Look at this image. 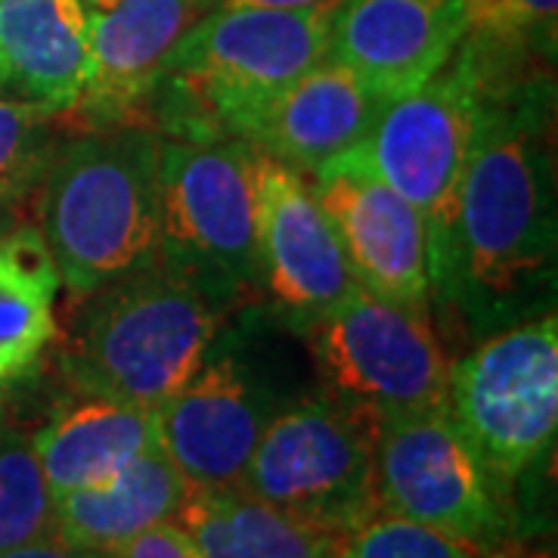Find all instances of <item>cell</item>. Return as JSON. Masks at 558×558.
Masks as SVG:
<instances>
[{
    "label": "cell",
    "instance_id": "cell-20",
    "mask_svg": "<svg viewBox=\"0 0 558 558\" xmlns=\"http://www.w3.org/2000/svg\"><path fill=\"white\" fill-rule=\"evenodd\" d=\"M174 524L202 558H336L341 543L242 487H190Z\"/></svg>",
    "mask_w": 558,
    "mask_h": 558
},
{
    "label": "cell",
    "instance_id": "cell-22",
    "mask_svg": "<svg viewBox=\"0 0 558 558\" xmlns=\"http://www.w3.org/2000/svg\"><path fill=\"white\" fill-rule=\"evenodd\" d=\"M465 38L459 53L472 62L484 90L549 75L556 62L558 0H462Z\"/></svg>",
    "mask_w": 558,
    "mask_h": 558
},
{
    "label": "cell",
    "instance_id": "cell-13",
    "mask_svg": "<svg viewBox=\"0 0 558 558\" xmlns=\"http://www.w3.org/2000/svg\"><path fill=\"white\" fill-rule=\"evenodd\" d=\"M307 180L339 233L344 258L360 286L428 311V230L416 208L376 178L354 153L326 161Z\"/></svg>",
    "mask_w": 558,
    "mask_h": 558
},
{
    "label": "cell",
    "instance_id": "cell-9",
    "mask_svg": "<svg viewBox=\"0 0 558 558\" xmlns=\"http://www.w3.org/2000/svg\"><path fill=\"white\" fill-rule=\"evenodd\" d=\"M301 336L319 388L336 398L366 407L379 418L447 407L450 360L422 307L354 282Z\"/></svg>",
    "mask_w": 558,
    "mask_h": 558
},
{
    "label": "cell",
    "instance_id": "cell-3",
    "mask_svg": "<svg viewBox=\"0 0 558 558\" xmlns=\"http://www.w3.org/2000/svg\"><path fill=\"white\" fill-rule=\"evenodd\" d=\"M339 7L202 13L165 62L143 124L183 143L233 140L242 116L326 60Z\"/></svg>",
    "mask_w": 558,
    "mask_h": 558
},
{
    "label": "cell",
    "instance_id": "cell-7",
    "mask_svg": "<svg viewBox=\"0 0 558 558\" xmlns=\"http://www.w3.org/2000/svg\"><path fill=\"white\" fill-rule=\"evenodd\" d=\"M447 410L499 487L549 453L558 432L556 311L490 332L450 363Z\"/></svg>",
    "mask_w": 558,
    "mask_h": 558
},
{
    "label": "cell",
    "instance_id": "cell-6",
    "mask_svg": "<svg viewBox=\"0 0 558 558\" xmlns=\"http://www.w3.org/2000/svg\"><path fill=\"white\" fill-rule=\"evenodd\" d=\"M379 413L366 407L323 388L299 395L264 428L240 487L311 527L348 537L379 515Z\"/></svg>",
    "mask_w": 558,
    "mask_h": 558
},
{
    "label": "cell",
    "instance_id": "cell-30",
    "mask_svg": "<svg viewBox=\"0 0 558 558\" xmlns=\"http://www.w3.org/2000/svg\"><path fill=\"white\" fill-rule=\"evenodd\" d=\"M3 418H7V407H3V398H0V432H3Z\"/></svg>",
    "mask_w": 558,
    "mask_h": 558
},
{
    "label": "cell",
    "instance_id": "cell-10",
    "mask_svg": "<svg viewBox=\"0 0 558 558\" xmlns=\"http://www.w3.org/2000/svg\"><path fill=\"white\" fill-rule=\"evenodd\" d=\"M481 109V81L462 53L416 90L381 109L351 153L416 208L428 230V267L453 215Z\"/></svg>",
    "mask_w": 558,
    "mask_h": 558
},
{
    "label": "cell",
    "instance_id": "cell-29",
    "mask_svg": "<svg viewBox=\"0 0 558 558\" xmlns=\"http://www.w3.org/2000/svg\"><path fill=\"white\" fill-rule=\"evenodd\" d=\"M10 227H13V223H10V218H7V215L0 211V236H3V233H7Z\"/></svg>",
    "mask_w": 558,
    "mask_h": 558
},
{
    "label": "cell",
    "instance_id": "cell-15",
    "mask_svg": "<svg viewBox=\"0 0 558 558\" xmlns=\"http://www.w3.org/2000/svg\"><path fill=\"white\" fill-rule=\"evenodd\" d=\"M388 102L351 69L326 57L242 116L233 140L301 174H314L363 143Z\"/></svg>",
    "mask_w": 558,
    "mask_h": 558
},
{
    "label": "cell",
    "instance_id": "cell-26",
    "mask_svg": "<svg viewBox=\"0 0 558 558\" xmlns=\"http://www.w3.org/2000/svg\"><path fill=\"white\" fill-rule=\"evenodd\" d=\"M109 553H112V558H202L199 549L193 546V539L186 537L174 521L156 524V527L143 531V534L109 549Z\"/></svg>",
    "mask_w": 558,
    "mask_h": 558
},
{
    "label": "cell",
    "instance_id": "cell-14",
    "mask_svg": "<svg viewBox=\"0 0 558 558\" xmlns=\"http://www.w3.org/2000/svg\"><path fill=\"white\" fill-rule=\"evenodd\" d=\"M462 38V0H341L326 57L395 100L438 75Z\"/></svg>",
    "mask_w": 558,
    "mask_h": 558
},
{
    "label": "cell",
    "instance_id": "cell-21",
    "mask_svg": "<svg viewBox=\"0 0 558 558\" xmlns=\"http://www.w3.org/2000/svg\"><path fill=\"white\" fill-rule=\"evenodd\" d=\"M60 270L38 227L0 236V388L35 369L57 339Z\"/></svg>",
    "mask_w": 558,
    "mask_h": 558
},
{
    "label": "cell",
    "instance_id": "cell-19",
    "mask_svg": "<svg viewBox=\"0 0 558 558\" xmlns=\"http://www.w3.org/2000/svg\"><path fill=\"white\" fill-rule=\"evenodd\" d=\"M190 487L171 459L149 450L112 478L53 497L57 537L109 553L156 524L178 519Z\"/></svg>",
    "mask_w": 558,
    "mask_h": 558
},
{
    "label": "cell",
    "instance_id": "cell-27",
    "mask_svg": "<svg viewBox=\"0 0 558 558\" xmlns=\"http://www.w3.org/2000/svg\"><path fill=\"white\" fill-rule=\"evenodd\" d=\"M0 558H112V553L75 546V543H65V539L53 534V537L35 539V543L16 546V549H7V553H0Z\"/></svg>",
    "mask_w": 558,
    "mask_h": 558
},
{
    "label": "cell",
    "instance_id": "cell-4",
    "mask_svg": "<svg viewBox=\"0 0 558 558\" xmlns=\"http://www.w3.org/2000/svg\"><path fill=\"white\" fill-rule=\"evenodd\" d=\"M227 311L153 258L81 299L62 379L81 398L159 410L199 373Z\"/></svg>",
    "mask_w": 558,
    "mask_h": 558
},
{
    "label": "cell",
    "instance_id": "cell-11",
    "mask_svg": "<svg viewBox=\"0 0 558 558\" xmlns=\"http://www.w3.org/2000/svg\"><path fill=\"white\" fill-rule=\"evenodd\" d=\"M376 497L379 512L428 524L472 549H497L509 534L497 478L447 407L381 418Z\"/></svg>",
    "mask_w": 558,
    "mask_h": 558
},
{
    "label": "cell",
    "instance_id": "cell-23",
    "mask_svg": "<svg viewBox=\"0 0 558 558\" xmlns=\"http://www.w3.org/2000/svg\"><path fill=\"white\" fill-rule=\"evenodd\" d=\"M53 494L40 475L32 438L0 432V553L53 537Z\"/></svg>",
    "mask_w": 558,
    "mask_h": 558
},
{
    "label": "cell",
    "instance_id": "cell-18",
    "mask_svg": "<svg viewBox=\"0 0 558 558\" xmlns=\"http://www.w3.org/2000/svg\"><path fill=\"white\" fill-rule=\"evenodd\" d=\"M32 450L53 497L94 487L143 453L159 450L156 410L84 398L50 418L32 438Z\"/></svg>",
    "mask_w": 558,
    "mask_h": 558
},
{
    "label": "cell",
    "instance_id": "cell-5",
    "mask_svg": "<svg viewBox=\"0 0 558 558\" xmlns=\"http://www.w3.org/2000/svg\"><path fill=\"white\" fill-rule=\"evenodd\" d=\"M258 149L242 140L161 137L156 260L227 311L260 279Z\"/></svg>",
    "mask_w": 558,
    "mask_h": 558
},
{
    "label": "cell",
    "instance_id": "cell-25",
    "mask_svg": "<svg viewBox=\"0 0 558 558\" xmlns=\"http://www.w3.org/2000/svg\"><path fill=\"white\" fill-rule=\"evenodd\" d=\"M336 558H478L472 546L428 524L379 512L341 537Z\"/></svg>",
    "mask_w": 558,
    "mask_h": 558
},
{
    "label": "cell",
    "instance_id": "cell-2",
    "mask_svg": "<svg viewBox=\"0 0 558 558\" xmlns=\"http://www.w3.org/2000/svg\"><path fill=\"white\" fill-rule=\"evenodd\" d=\"M161 134L140 121L62 140L40 178L38 218L72 301L156 258Z\"/></svg>",
    "mask_w": 558,
    "mask_h": 558
},
{
    "label": "cell",
    "instance_id": "cell-16",
    "mask_svg": "<svg viewBox=\"0 0 558 558\" xmlns=\"http://www.w3.org/2000/svg\"><path fill=\"white\" fill-rule=\"evenodd\" d=\"M90 72L75 112L90 128L140 121L165 62L202 16V0H87Z\"/></svg>",
    "mask_w": 558,
    "mask_h": 558
},
{
    "label": "cell",
    "instance_id": "cell-24",
    "mask_svg": "<svg viewBox=\"0 0 558 558\" xmlns=\"http://www.w3.org/2000/svg\"><path fill=\"white\" fill-rule=\"evenodd\" d=\"M60 116L22 97H0V211L28 196L44 178L62 134Z\"/></svg>",
    "mask_w": 558,
    "mask_h": 558
},
{
    "label": "cell",
    "instance_id": "cell-1",
    "mask_svg": "<svg viewBox=\"0 0 558 558\" xmlns=\"http://www.w3.org/2000/svg\"><path fill=\"white\" fill-rule=\"evenodd\" d=\"M553 75L481 90L453 215L432 258V304L484 339L556 311Z\"/></svg>",
    "mask_w": 558,
    "mask_h": 558
},
{
    "label": "cell",
    "instance_id": "cell-28",
    "mask_svg": "<svg viewBox=\"0 0 558 558\" xmlns=\"http://www.w3.org/2000/svg\"><path fill=\"white\" fill-rule=\"evenodd\" d=\"M341 0H202V13L230 10V7H267V10H323L339 7Z\"/></svg>",
    "mask_w": 558,
    "mask_h": 558
},
{
    "label": "cell",
    "instance_id": "cell-8",
    "mask_svg": "<svg viewBox=\"0 0 558 558\" xmlns=\"http://www.w3.org/2000/svg\"><path fill=\"white\" fill-rule=\"evenodd\" d=\"M255 314L223 326L199 373L156 410L159 450L193 487H240L264 428L299 395L279 385Z\"/></svg>",
    "mask_w": 558,
    "mask_h": 558
},
{
    "label": "cell",
    "instance_id": "cell-17",
    "mask_svg": "<svg viewBox=\"0 0 558 558\" xmlns=\"http://www.w3.org/2000/svg\"><path fill=\"white\" fill-rule=\"evenodd\" d=\"M87 72V0H0V75L13 97L69 116Z\"/></svg>",
    "mask_w": 558,
    "mask_h": 558
},
{
    "label": "cell",
    "instance_id": "cell-12",
    "mask_svg": "<svg viewBox=\"0 0 558 558\" xmlns=\"http://www.w3.org/2000/svg\"><path fill=\"white\" fill-rule=\"evenodd\" d=\"M260 286L295 332L326 314L357 282L339 233L307 174L258 153Z\"/></svg>",
    "mask_w": 558,
    "mask_h": 558
},
{
    "label": "cell",
    "instance_id": "cell-31",
    "mask_svg": "<svg viewBox=\"0 0 558 558\" xmlns=\"http://www.w3.org/2000/svg\"><path fill=\"white\" fill-rule=\"evenodd\" d=\"M3 94H10V87H7V81L0 75V97H3ZM10 97H13V94H10Z\"/></svg>",
    "mask_w": 558,
    "mask_h": 558
}]
</instances>
